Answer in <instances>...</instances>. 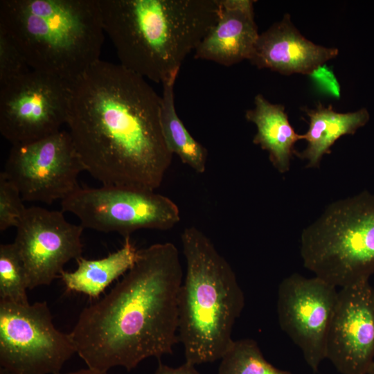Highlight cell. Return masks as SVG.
<instances>
[{
	"label": "cell",
	"instance_id": "obj_1",
	"mask_svg": "<svg viewBox=\"0 0 374 374\" xmlns=\"http://www.w3.org/2000/svg\"><path fill=\"white\" fill-rule=\"evenodd\" d=\"M161 96L145 79L99 60L71 83L66 125L85 171L103 186L154 191L172 154Z\"/></svg>",
	"mask_w": 374,
	"mask_h": 374
},
{
	"label": "cell",
	"instance_id": "obj_2",
	"mask_svg": "<svg viewBox=\"0 0 374 374\" xmlns=\"http://www.w3.org/2000/svg\"><path fill=\"white\" fill-rule=\"evenodd\" d=\"M183 269L177 248L157 243L138 250L123 278L85 308L70 332L87 367L130 371L148 357L172 353L178 340Z\"/></svg>",
	"mask_w": 374,
	"mask_h": 374
},
{
	"label": "cell",
	"instance_id": "obj_3",
	"mask_svg": "<svg viewBox=\"0 0 374 374\" xmlns=\"http://www.w3.org/2000/svg\"><path fill=\"white\" fill-rule=\"evenodd\" d=\"M120 64L155 82L179 73L215 24L220 0H98Z\"/></svg>",
	"mask_w": 374,
	"mask_h": 374
},
{
	"label": "cell",
	"instance_id": "obj_4",
	"mask_svg": "<svg viewBox=\"0 0 374 374\" xmlns=\"http://www.w3.org/2000/svg\"><path fill=\"white\" fill-rule=\"evenodd\" d=\"M0 27L32 70L73 82L98 61V0H1Z\"/></svg>",
	"mask_w": 374,
	"mask_h": 374
},
{
	"label": "cell",
	"instance_id": "obj_5",
	"mask_svg": "<svg viewBox=\"0 0 374 374\" xmlns=\"http://www.w3.org/2000/svg\"><path fill=\"white\" fill-rule=\"evenodd\" d=\"M186 270L179 295L178 340L193 365L221 359L244 305L236 275L211 239L190 226L181 235Z\"/></svg>",
	"mask_w": 374,
	"mask_h": 374
},
{
	"label": "cell",
	"instance_id": "obj_6",
	"mask_svg": "<svg viewBox=\"0 0 374 374\" xmlns=\"http://www.w3.org/2000/svg\"><path fill=\"white\" fill-rule=\"evenodd\" d=\"M303 266L335 287L374 274V193L363 191L327 206L301 236Z\"/></svg>",
	"mask_w": 374,
	"mask_h": 374
},
{
	"label": "cell",
	"instance_id": "obj_7",
	"mask_svg": "<svg viewBox=\"0 0 374 374\" xmlns=\"http://www.w3.org/2000/svg\"><path fill=\"white\" fill-rule=\"evenodd\" d=\"M76 353L69 334L55 328L47 303L0 299V365L15 374H59Z\"/></svg>",
	"mask_w": 374,
	"mask_h": 374
},
{
	"label": "cell",
	"instance_id": "obj_8",
	"mask_svg": "<svg viewBox=\"0 0 374 374\" xmlns=\"http://www.w3.org/2000/svg\"><path fill=\"white\" fill-rule=\"evenodd\" d=\"M62 211L75 215L83 228L125 238L140 229L166 231L180 221L177 205L154 191L113 186L80 188L61 201Z\"/></svg>",
	"mask_w": 374,
	"mask_h": 374
},
{
	"label": "cell",
	"instance_id": "obj_9",
	"mask_svg": "<svg viewBox=\"0 0 374 374\" xmlns=\"http://www.w3.org/2000/svg\"><path fill=\"white\" fill-rule=\"evenodd\" d=\"M71 83L30 70L0 86V132L12 145L35 141L66 124Z\"/></svg>",
	"mask_w": 374,
	"mask_h": 374
},
{
	"label": "cell",
	"instance_id": "obj_10",
	"mask_svg": "<svg viewBox=\"0 0 374 374\" xmlns=\"http://www.w3.org/2000/svg\"><path fill=\"white\" fill-rule=\"evenodd\" d=\"M85 170L68 131L11 148L2 172L17 187L24 201L51 204L80 188Z\"/></svg>",
	"mask_w": 374,
	"mask_h": 374
},
{
	"label": "cell",
	"instance_id": "obj_11",
	"mask_svg": "<svg viewBox=\"0 0 374 374\" xmlns=\"http://www.w3.org/2000/svg\"><path fill=\"white\" fill-rule=\"evenodd\" d=\"M336 287L314 276L294 273L278 290L277 314L281 330L301 350L314 373L326 359L329 327L337 302Z\"/></svg>",
	"mask_w": 374,
	"mask_h": 374
},
{
	"label": "cell",
	"instance_id": "obj_12",
	"mask_svg": "<svg viewBox=\"0 0 374 374\" xmlns=\"http://www.w3.org/2000/svg\"><path fill=\"white\" fill-rule=\"evenodd\" d=\"M63 211L26 208L17 226L15 244L28 289L50 285L72 259L82 257L83 226L69 222Z\"/></svg>",
	"mask_w": 374,
	"mask_h": 374
},
{
	"label": "cell",
	"instance_id": "obj_13",
	"mask_svg": "<svg viewBox=\"0 0 374 374\" xmlns=\"http://www.w3.org/2000/svg\"><path fill=\"white\" fill-rule=\"evenodd\" d=\"M326 359L341 374H368L374 362V288L369 280L338 292Z\"/></svg>",
	"mask_w": 374,
	"mask_h": 374
},
{
	"label": "cell",
	"instance_id": "obj_14",
	"mask_svg": "<svg viewBox=\"0 0 374 374\" xmlns=\"http://www.w3.org/2000/svg\"><path fill=\"white\" fill-rule=\"evenodd\" d=\"M339 53L337 48L317 45L294 26L288 13L259 35L250 62L283 75H310Z\"/></svg>",
	"mask_w": 374,
	"mask_h": 374
},
{
	"label": "cell",
	"instance_id": "obj_15",
	"mask_svg": "<svg viewBox=\"0 0 374 374\" xmlns=\"http://www.w3.org/2000/svg\"><path fill=\"white\" fill-rule=\"evenodd\" d=\"M252 0H220L218 18L194 57L230 66L249 60L259 37Z\"/></svg>",
	"mask_w": 374,
	"mask_h": 374
},
{
	"label": "cell",
	"instance_id": "obj_16",
	"mask_svg": "<svg viewBox=\"0 0 374 374\" xmlns=\"http://www.w3.org/2000/svg\"><path fill=\"white\" fill-rule=\"evenodd\" d=\"M245 118L256 126L253 143L268 152L270 162L279 172H287L301 134L290 124L285 107L271 103L259 93L254 98V107L246 111Z\"/></svg>",
	"mask_w": 374,
	"mask_h": 374
},
{
	"label": "cell",
	"instance_id": "obj_17",
	"mask_svg": "<svg viewBox=\"0 0 374 374\" xmlns=\"http://www.w3.org/2000/svg\"><path fill=\"white\" fill-rule=\"evenodd\" d=\"M304 110L310 122L307 132L301 134V140H305L307 146L301 152L295 151L294 154L306 160L305 168H319L323 157L330 154L332 146L340 137L354 134L367 123L370 118L365 108L353 112L339 113L331 105L324 107L319 103L315 109Z\"/></svg>",
	"mask_w": 374,
	"mask_h": 374
},
{
	"label": "cell",
	"instance_id": "obj_18",
	"mask_svg": "<svg viewBox=\"0 0 374 374\" xmlns=\"http://www.w3.org/2000/svg\"><path fill=\"white\" fill-rule=\"evenodd\" d=\"M138 255L130 237L125 238L123 247L106 257L89 260L77 259L73 271H63L60 277L69 291L98 298L105 290L134 265Z\"/></svg>",
	"mask_w": 374,
	"mask_h": 374
},
{
	"label": "cell",
	"instance_id": "obj_19",
	"mask_svg": "<svg viewBox=\"0 0 374 374\" xmlns=\"http://www.w3.org/2000/svg\"><path fill=\"white\" fill-rule=\"evenodd\" d=\"M179 73H174L163 82L161 96V127L169 151L196 172L206 170L208 152L196 141L179 118L175 106L174 87Z\"/></svg>",
	"mask_w": 374,
	"mask_h": 374
},
{
	"label": "cell",
	"instance_id": "obj_20",
	"mask_svg": "<svg viewBox=\"0 0 374 374\" xmlns=\"http://www.w3.org/2000/svg\"><path fill=\"white\" fill-rule=\"evenodd\" d=\"M220 360L218 374H292L268 362L251 339L234 340Z\"/></svg>",
	"mask_w": 374,
	"mask_h": 374
},
{
	"label": "cell",
	"instance_id": "obj_21",
	"mask_svg": "<svg viewBox=\"0 0 374 374\" xmlns=\"http://www.w3.org/2000/svg\"><path fill=\"white\" fill-rule=\"evenodd\" d=\"M24 263L14 243L0 245V299L19 305L30 304Z\"/></svg>",
	"mask_w": 374,
	"mask_h": 374
},
{
	"label": "cell",
	"instance_id": "obj_22",
	"mask_svg": "<svg viewBox=\"0 0 374 374\" xmlns=\"http://www.w3.org/2000/svg\"><path fill=\"white\" fill-rule=\"evenodd\" d=\"M30 70L12 38L0 27V86L24 75Z\"/></svg>",
	"mask_w": 374,
	"mask_h": 374
},
{
	"label": "cell",
	"instance_id": "obj_23",
	"mask_svg": "<svg viewBox=\"0 0 374 374\" xmlns=\"http://www.w3.org/2000/svg\"><path fill=\"white\" fill-rule=\"evenodd\" d=\"M17 187L0 173V231L18 226L26 209Z\"/></svg>",
	"mask_w": 374,
	"mask_h": 374
},
{
	"label": "cell",
	"instance_id": "obj_24",
	"mask_svg": "<svg viewBox=\"0 0 374 374\" xmlns=\"http://www.w3.org/2000/svg\"><path fill=\"white\" fill-rule=\"evenodd\" d=\"M310 75L327 92L336 98L340 96V85L332 71L326 66H321Z\"/></svg>",
	"mask_w": 374,
	"mask_h": 374
},
{
	"label": "cell",
	"instance_id": "obj_25",
	"mask_svg": "<svg viewBox=\"0 0 374 374\" xmlns=\"http://www.w3.org/2000/svg\"><path fill=\"white\" fill-rule=\"evenodd\" d=\"M154 374H200L195 365L185 362L182 365L173 368L159 362V366Z\"/></svg>",
	"mask_w": 374,
	"mask_h": 374
},
{
	"label": "cell",
	"instance_id": "obj_26",
	"mask_svg": "<svg viewBox=\"0 0 374 374\" xmlns=\"http://www.w3.org/2000/svg\"><path fill=\"white\" fill-rule=\"evenodd\" d=\"M62 374V373H59ZM64 374H107V372H102L97 370L91 369L89 368L80 369L78 371L64 373Z\"/></svg>",
	"mask_w": 374,
	"mask_h": 374
},
{
	"label": "cell",
	"instance_id": "obj_27",
	"mask_svg": "<svg viewBox=\"0 0 374 374\" xmlns=\"http://www.w3.org/2000/svg\"><path fill=\"white\" fill-rule=\"evenodd\" d=\"M0 374H15L3 368H0Z\"/></svg>",
	"mask_w": 374,
	"mask_h": 374
},
{
	"label": "cell",
	"instance_id": "obj_28",
	"mask_svg": "<svg viewBox=\"0 0 374 374\" xmlns=\"http://www.w3.org/2000/svg\"><path fill=\"white\" fill-rule=\"evenodd\" d=\"M368 374H374V362H373L371 368H370Z\"/></svg>",
	"mask_w": 374,
	"mask_h": 374
}]
</instances>
